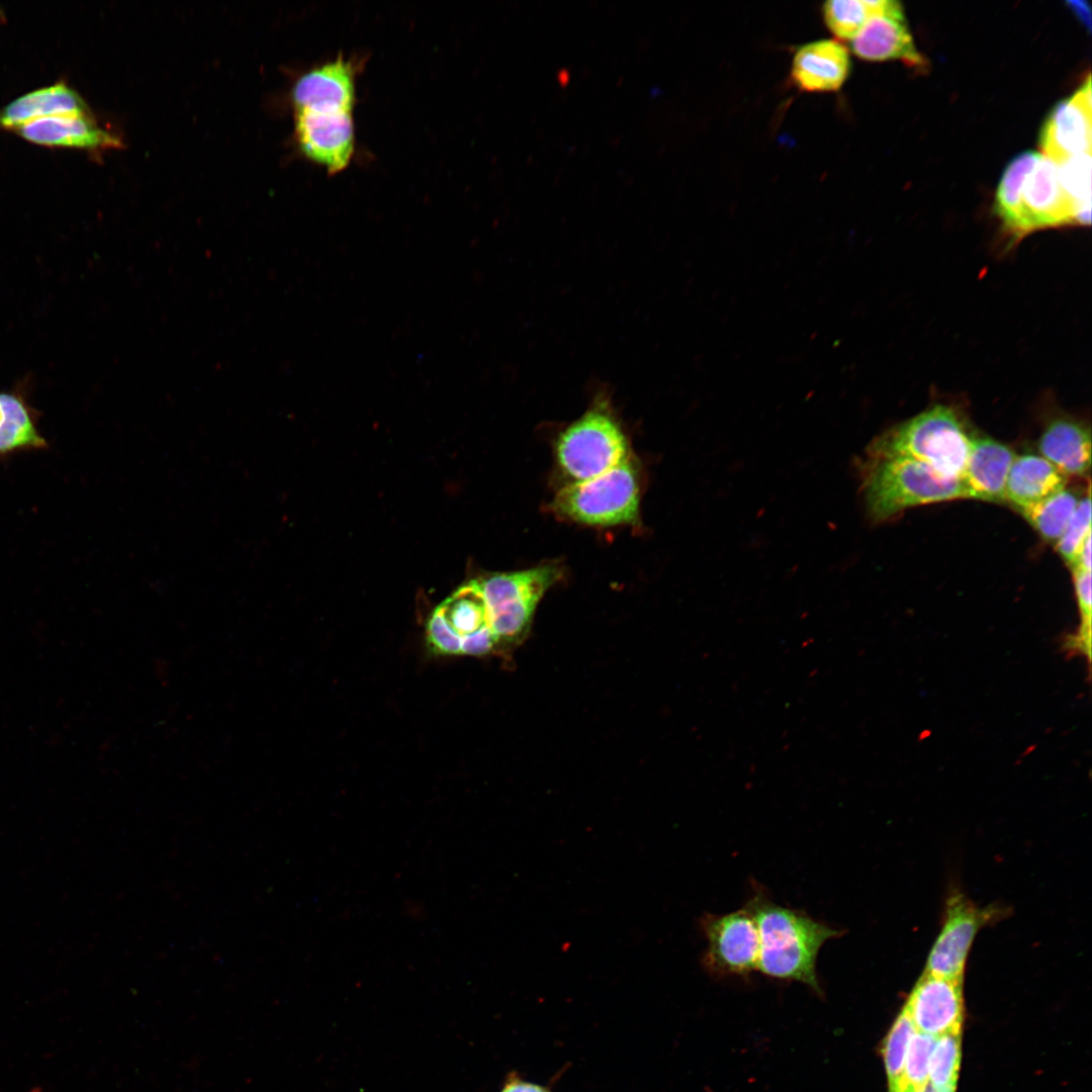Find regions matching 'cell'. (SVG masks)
I'll return each mask as SVG.
<instances>
[{
  "mask_svg": "<svg viewBox=\"0 0 1092 1092\" xmlns=\"http://www.w3.org/2000/svg\"><path fill=\"white\" fill-rule=\"evenodd\" d=\"M746 906L755 919L759 936L756 970L771 978L805 983L819 991L818 952L825 941L840 937L842 932L801 911L777 905L760 892Z\"/></svg>",
  "mask_w": 1092,
  "mask_h": 1092,
  "instance_id": "1",
  "label": "cell"
},
{
  "mask_svg": "<svg viewBox=\"0 0 1092 1092\" xmlns=\"http://www.w3.org/2000/svg\"><path fill=\"white\" fill-rule=\"evenodd\" d=\"M860 491L869 517L888 521L904 510L968 497L959 479H948L914 459L866 450L859 467Z\"/></svg>",
  "mask_w": 1092,
  "mask_h": 1092,
  "instance_id": "2",
  "label": "cell"
},
{
  "mask_svg": "<svg viewBox=\"0 0 1092 1092\" xmlns=\"http://www.w3.org/2000/svg\"><path fill=\"white\" fill-rule=\"evenodd\" d=\"M972 437L953 408L936 404L877 437L868 450L919 461L937 474L961 480Z\"/></svg>",
  "mask_w": 1092,
  "mask_h": 1092,
  "instance_id": "3",
  "label": "cell"
},
{
  "mask_svg": "<svg viewBox=\"0 0 1092 1092\" xmlns=\"http://www.w3.org/2000/svg\"><path fill=\"white\" fill-rule=\"evenodd\" d=\"M560 576L559 567L548 564L470 581L485 604L487 625L499 647L526 637L538 603Z\"/></svg>",
  "mask_w": 1092,
  "mask_h": 1092,
  "instance_id": "4",
  "label": "cell"
},
{
  "mask_svg": "<svg viewBox=\"0 0 1092 1092\" xmlns=\"http://www.w3.org/2000/svg\"><path fill=\"white\" fill-rule=\"evenodd\" d=\"M556 454L573 482L599 476L629 458L626 437L606 397H598L560 434Z\"/></svg>",
  "mask_w": 1092,
  "mask_h": 1092,
  "instance_id": "5",
  "label": "cell"
},
{
  "mask_svg": "<svg viewBox=\"0 0 1092 1092\" xmlns=\"http://www.w3.org/2000/svg\"><path fill=\"white\" fill-rule=\"evenodd\" d=\"M552 509L592 526H615L638 519L639 483L629 458L590 479L575 481L555 495Z\"/></svg>",
  "mask_w": 1092,
  "mask_h": 1092,
  "instance_id": "6",
  "label": "cell"
},
{
  "mask_svg": "<svg viewBox=\"0 0 1092 1092\" xmlns=\"http://www.w3.org/2000/svg\"><path fill=\"white\" fill-rule=\"evenodd\" d=\"M1002 913L993 906L981 908L961 892H952L946 900L943 923L929 951L924 973L963 980L977 933Z\"/></svg>",
  "mask_w": 1092,
  "mask_h": 1092,
  "instance_id": "7",
  "label": "cell"
},
{
  "mask_svg": "<svg viewBox=\"0 0 1092 1092\" xmlns=\"http://www.w3.org/2000/svg\"><path fill=\"white\" fill-rule=\"evenodd\" d=\"M295 132L302 154L330 174L346 169L354 155L353 109L323 105L295 110Z\"/></svg>",
  "mask_w": 1092,
  "mask_h": 1092,
  "instance_id": "8",
  "label": "cell"
},
{
  "mask_svg": "<svg viewBox=\"0 0 1092 1092\" xmlns=\"http://www.w3.org/2000/svg\"><path fill=\"white\" fill-rule=\"evenodd\" d=\"M708 940L705 967L716 974L747 975L757 969L759 936L747 906L725 914H707L701 920Z\"/></svg>",
  "mask_w": 1092,
  "mask_h": 1092,
  "instance_id": "9",
  "label": "cell"
},
{
  "mask_svg": "<svg viewBox=\"0 0 1092 1092\" xmlns=\"http://www.w3.org/2000/svg\"><path fill=\"white\" fill-rule=\"evenodd\" d=\"M1067 224L1084 223L1060 183L1057 164L1040 155L1021 188L1016 240L1039 229Z\"/></svg>",
  "mask_w": 1092,
  "mask_h": 1092,
  "instance_id": "10",
  "label": "cell"
},
{
  "mask_svg": "<svg viewBox=\"0 0 1092 1092\" xmlns=\"http://www.w3.org/2000/svg\"><path fill=\"white\" fill-rule=\"evenodd\" d=\"M904 1009L918 1032L934 1037L961 1032L964 1016L963 980L923 972Z\"/></svg>",
  "mask_w": 1092,
  "mask_h": 1092,
  "instance_id": "11",
  "label": "cell"
},
{
  "mask_svg": "<svg viewBox=\"0 0 1092 1092\" xmlns=\"http://www.w3.org/2000/svg\"><path fill=\"white\" fill-rule=\"evenodd\" d=\"M1092 101L1090 75L1077 92L1061 101L1046 118L1040 147L1055 164L1081 154H1091Z\"/></svg>",
  "mask_w": 1092,
  "mask_h": 1092,
  "instance_id": "12",
  "label": "cell"
},
{
  "mask_svg": "<svg viewBox=\"0 0 1092 1092\" xmlns=\"http://www.w3.org/2000/svg\"><path fill=\"white\" fill-rule=\"evenodd\" d=\"M850 71L848 50L839 40L820 39L800 47L793 58L791 76L806 92L839 90Z\"/></svg>",
  "mask_w": 1092,
  "mask_h": 1092,
  "instance_id": "13",
  "label": "cell"
},
{
  "mask_svg": "<svg viewBox=\"0 0 1092 1092\" xmlns=\"http://www.w3.org/2000/svg\"><path fill=\"white\" fill-rule=\"evenodd\" d=\"M1014 451L991 438H972L961 479L968 497L986 502H1006L1005 489Z\"/></svg>",
  "mask_w": 1092,
  "mask_h": 1092,
  "instance_id": "14",
  "label": "cell"
},
{
  "mask_svg": "<svg viewBox=\"0 0 1092 1092\" xmlns=\"http://www.w3.org/2000/svg\"><path fill=\"white\" fill-rule=\"evenodd\" d=\"M356 63L340 56L303 74L292 89L295 110L323 105L353 109L356 101Z\"/></svg>",
  "mask_w": 1092,
  "mask_h": 1092,
  "instance_id": "15",
  "label": "cell"
},
{
  "mask_svg": "<svg viewBox=\"0 0 1092 1092\" xmlns=\"http://www.w3.org/2000/svg\"><path fill=\"white\" fill-rule=\"evenodd\" d=\"M850 41L852 53L863 60H902L911 66L925 65L905 24L904 13L873 15Z\"/></svg>",
  "mask_w": 1092,
  "mask_h": 1092,
  "instance_id": "16",
  "label": "cell"
},
{
  "mask_svg": "<svg viewBox=\"0 0 1092 1092\" xmlns=\"http://www.w3.org/2000/svg\"><path fill=\"white\" fill-rule=\"evenodd\" d=\"M25 140L42 146L80 149L120 147V141L98 126L89 115L52 116L36 119L16 128Z\"/></svg>",
  "mask_w": 1092,
  "mask_h": 1092,
  "instance_id": "17",
  "label": "cell"
},
{
  "mask_svg": "<svg viewBox=\"0 0 1092 1092\" xmlns=\"http://www.w3.org/2000/svg\"><path fill=\"white\" fill-rule=\"evenodd\" d=\"M1040 456L1068 476L1085 475L1091 465V433L1083 424L1056 419L1049 423L1038 440Z\"/></svg>",
  "mask_w": 1092,
  "mask_h": 1092,
  "instance_id": "18",
  "label": "cell"
},
{
  "mask_svg": "<svg viewBox=\"0 0 1092 1092\" xmlns=\"http://www.w3.org/2000/svg\"><path fill=\"white\" fill-rule=\"evenodd\" d=\"M1067 481V476L1040 455H1016L1006 481V500L1020 512L1062 490Z\"/></svg>",
  "mask_w": 1092,
  "mask_h": 1092,
  "instance_id": "19",
  "label": "cell"
},
{
  "mask_svg": "<svg viewBox=\"0 0 1092 1092\" xmlns=\"http://www.w3.org/2000/svg\"><path fill=\"white\" fill-rule=\"evenodd\" d=\"M0 410V459L49 447L38 429L39 413L29 404L23 387L1 391Z\"/></svg>",
  "mask_w": 1092,
  "mask_h": 1092,
  "instance_id": "20",
  "label": "cell"
},
{
  "mask_svg": "<svg viewBox=\"0 0 1092 1092\" xmlns=\"http://www.w3.org/2000/svg\"><path fill=\"white\" fill-rule=\"evenodd\" d=\"M66 115H89V109L74 89L60 82L12 101L3 109L0 123L16 129L36 119Z\"/></svg>",
  "mask_w": 1092,
  "mask_h": 1092,
  "instance_id": "21",
  "label": "cell"
},
{
  "mask_svg": "<svg viewBox=\"0 0 1092 1092\" xmlns=\"http://www.w3.org/2000/svg\"><path fill=\"white\" fill-rule=\"evenodd\" d=\"M879 13H903L894 0H831L822 6L826 26L839 40H851Z\"/></svg>",
  "mask_w": 1092,
  "mask_h": 1092,
  "instance_id": "22",
  "label": "cell"
},
{
  "mask_svg": "<svg viewBox=\"0 0 1092 1092\" xmlns=\"http://www.w3.org/2000/svg\"><path fill=\"white\" fill-rule=\"evenodd\" d=\"M1040 155L1029 151L1014 158L1005 169L996 191L995 212L1014 239L1018 225L1021 188Z\"/></svg>",
  "mask_w": 1092,
  "mask_h": 1092,
  "instance_id": "23",
  "label": "cell"
},
{
  "mask_svg": "<svg viewBox=\"0 0 1092 1092\" xmlns=\"http://www.w3.org/2000/svg\"><path fill=\"white\" fill-rule=\"evenodd\" d=\"M1080 498L1077 491L1065 487L1020 513L1044 540L1056 544L1066 530Z\"/></svg>",
  "mask_w": 1092,
  "mask_h": 1092,
  "instance_id": "24",
  "label": "cell"
},
{
  "mask_svg": "<svg viewBox=\"0 0 1092 1092\" xmlns=\"http://www.w3.org/2000/svg\"><path fill=\"white\" fill-rule=\"evenodd\" d=\"M438 607L449 626L461 637L487 625L485 604L471 582L460 587Z\"/></svg>",
  "mask_w": 1092,
  "mask_h": 1092,
  "instance_id": "25",
  "label": "cell"
},
{
  "mask_svg": "<svg viewBox=\"0 0 1092 1092\" xmlns=\"http://www.w3.org/2000/svg\"><path fill=\"white\" fill-rule=\"evenodd\" d=\"M961 1032L936 1037L928 1064V1083L938 1092H956L961 1064Z\"/></svg>",
  "mask_w": 1092,
  "mask_h": 1092,
  "instance_id": "26",
  "label": "cell"
},
{
  "mask_svg": "<svg viewBox=\"0 0 1092 1092\" xmlns=\"http://www.w3.org/2000/svg\"><path fill=\"white\" fill-rule=\"evenodd\" d=\"M1077 604L1080 614V625L1075 633L1069 634L1062 642V650L1068 656H1083L1088 665L1091 662V639H1092V597H1091V572L1080 568H1072Z\"/></svg>",
  "mask_w": 1092,
  "mask_h": 1092,
  "instance_id": "27",
  "label": "cell"
},
{
  "mask_svg": "<svg viewBox=\"0 0 1092 1092\" xmlns=\"http://www.w3.org/2000/svg\"><path fill=\"white\" fill-rule=\"evenodd\" d=\"M1060 183L1076 206L1084 224L1091 213V154H1081L1057 165Z\"/></svg>",
  "mask_w": 1092,
  "mask_h": 1092,
  "instance_id": "28",
  "label": "cell"
},
{
  "mask_svg": "<svg viewBox=\"0 0 1092 1092\" xmlns=\"http://www.w3.org/2000/svg\"><path fill=\"white\" fill-rule=\"evenodd\" d=\"M915 1031L914 1025L903 1007L894 1021L883 1046L889 1092H897L898 1090L909 1041Z\"/></svg>",
  "mask_w": 1092,
  "mask_h": 1092,
  "instance_id": "29",
  "label": "cell"
},
{
  "mask_svg": "<svg viewBox=\"0 0 1092 1092\" xmlns=\"http://www.w3.org/2000/svg\"><path fill=\"white\" fill-rule=\"evenodd\" d=\"M936 1037L915 1031L909 1041L897 1092H920L928 1082V1064Z\"/></svg>",
  "mask_w": 1092,
  "mask_h": 1092,
  "instance_id": "30",
  "label": "cell"
},
{
  "mask_svg": "<svg viewBox=\"0 0 1092 1092\" xmlns=\"http://www.w3.org/2000/svg\"><path fill=\"white\" fill-rule=\"evenodd\" d=\"M1091 534V498L1090 488L1081 497L1079 504L1061 538L1056 543L1057 550L1066 562L1072 566L1084 539Z\"/></svg>",
  "mask_w": 1092,
  "mask_h": 1092,
  "instance_id": "31",
  "label": "cell"
},
{
  "mask_svg": "<svg viewBox=\"0 0 1092 1092\" xmlns=\"http://www.w3.org/2000/svg\"><path fill=\"white\" fill-rule=\"evenodd\" d=\"M427 642L429 649L435 654H461L462 637L449 626L439 607L428 622Z\"/></svg>",
  "mask_w": 1092,
  "mask_h": 1092,
  "instance_id": "32",
  "label": "cell"
},
{
  "mask_svg": "<svg viewBox=\"0 0 1092 1092\" xmlns=\"http://www.w3.org/2000/svg\"><path fill=\"white\" fill-rule=\"evenodd\" d=\"M498 646V641L488 625L478 631L462 637L461 654L481 656L491 653Z\"/></svg>",
  "mask_w": 1092,
  "mask_h": 1092,
  "instance_id": "33",
  "label": "cell"
},
{
  "mask_svg": "<svg viewBox=\"0 0 1092 1092\" xmlns=\"http://www.w3.org/2000/svg\"><path fill=\"white\" fill-rule=\"evenodd\" d=\"M499 1092H552L547 1086L523 1079L519 1073L510 1072Z\"/></svg>",
  "mask_w": 1092,
  "mask_h": 1092,
  "instance_id": "34",
  "label": "cell"
},
{
  "mask_svg": "<svg viewBox=\"0 0 1092 1092\" xmlns=\"http://www.w3.org/2000/svg\"><path fill=\"white\" fill-rule=\"evenodd\" d=\"M1071 567L1091 572V534L1084 539Z\"/></svg>",
  "mask_w": 1092,
  "mask_h": 1092,
  "instance_id": "35",
  "label": "cell"
},
{
  "mask_svg": "<svg viewBox=\"0 0 1092 1092\" xmlns=\"http://www.w3.org/2000/svg\"><path fill=\"white\" fill-rule=\"evenodd\" d=\"M1074 6L1075 12H1081L1080 17L1084 23L1090 24L1089 7H1085L1084 2H1071Z\"/></svg>",
  "mask_w": 1092,
  "mask_h": 1092,
  "instance_id": "36",
  "label": "cell"
},
{
  "mask_svg": "<svg viewBox=\"0 0 1092 1092\" xmlns=\"http://www.w3.org/2000/svg\"><path fill=\"white\" fill-rule=\"evenodd\" d=\"M26 1092H46L42 1086L33 1085Z\"/></svg>",
  "mask_w": 1092,
  "mask_h": 1092,
  "instance_id": "37",
  "label": "cell"
},
{
  "mask_svg": "<svg viewBox=\"0 0 1092 1092\" xmlns=\"http://www.w3.org/2000/svg\"><path fill=\"white\" fill-rule=\"evenodd\" d=\"M920 1092H938V1091H936V1090H935V1089H934V1088H933V1087H932V1086H931V1085H930V1084H929V1083L927 1082V1083H926V1085H925V1086H924V1087L922 1088V1090H921Z\"/></svg>",
  "mask_w": 1092,
  "mask_h": 1092,
  "instance_id": "38",
  "label": "cell"
},
{
  "mask_svg": "<svg viewBox=\"0 0 1092 1092\" xmlns=\"http://www.w3.org/2000/svg\"><path fill=\"white\" fill-rule=\"evenodd\" d=\"M0 421H1V410H0Z\"/></svg>",
  "mask_w": 1092,
  "mask_h": 1092,
  "instance_id": "39",
  "label": "cell"
}]
</instances>
